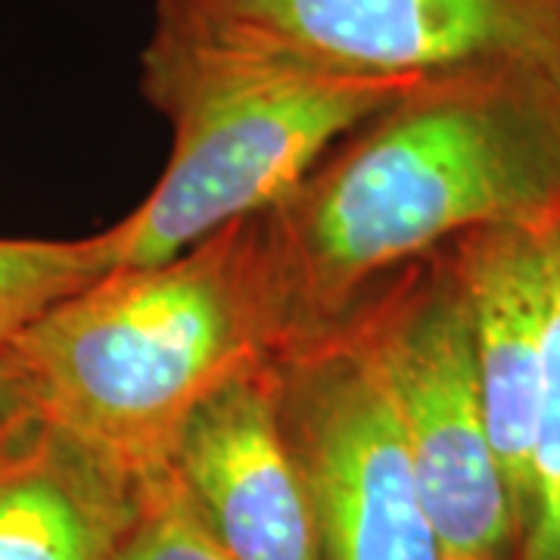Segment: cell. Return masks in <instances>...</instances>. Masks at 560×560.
I'll list each match as a JSON object with an SVG mask.
<instances>
[{
  "mask_svg": "<svg viewBox=\"0 0 560 560\" xmlns=\"http://www.w3.org/2000/svg\"><path fill=\"white\" fill-rule=\"evenodd\" d=\"M143 480L32 408L0 436V560H113Z\"/></svg>",
  "mask_w": 560,
  "mask_h": 560,
  "instance_id": "9c48e42d",
  "label": "cell"
},
{
  "mask_svg": "<svg viewBox=\"0 0 560 560\" xmlns=\"http://www.w3.org/2000/svg\"><path fill=\"white\" fill-rule=\"evenodd\" d=\"M560 219V81L521 62L411 79L246 215L268 352L330 330L383 275L486 224Z\"/></svg>",
  "mask_w": 560,
  "mask_h": 560,
  "instance_id": "6da1fadb",
  "label": "cell"
},
{
  "mask_svg": "<svg viewBox=\"0 0 560 560\" xmlns=\"http://www.w3.org/2000/svg\"><path fill=\"white\" fill-rule=\"evenodd\" d=\"M280 423L324 560H445L381 377L334 327L275 352Z\"/></svg>",
  "mask_w": 560,
  "mask_h": 560,
  "instance_id": "8992f818",
  "label": "cell"
},
{
  "mask_svg": "<svg viewBox=\"0 0 560 560\" xmlns=\"http://www.w3.org/2000/svg\"><path fill=\"white\" fill-rule=\"evenodd\" d=\"M113 560H234L206 533L168 467L143 480L138 521Z\"/></svg>",
  "mask_w": 560,
  "mask_h": 560,
  "instance_id": "7c38bea8",
  "label": "cell"
},
{
  "mask_svg": "<svg viewBox=\"0 0 560 560\" xmlns=\"http://www.w3.org/2000/svg\"><path fill=\"white\" fill-rule=\"evenodd\" d=\"M558 221L486 224L445 243L467 302L486 430L511 501L517 548L551 324Z\"/></svg>",
  "mask_w": 560,
  "mask_h": 560,
  "instance_id": "ba28073f",
  "label": "cell"
},
{
  "mask_svg": "<svg viewBox=\"0 0 560 560\" xmlns=\"http://www.w3.org/2000/svg\"><path fill=\"white\" fill-rule=\"evenodd\" d=\"M35 411L150 477L219 383L271 355L246 219L180 256L106 271L7 346Z\"/></svg>",
  "mask_w": 560,
  "mask_h": 560,
  "instance_id": "7a4b0ae2",
  "label": "cell"
},
{
  "mask_svg": "<svg viewBox=\"0 0 560 560\" xmlns=\"http://www.w3.org/2000/svg\"><path fill=\"white\" fill-rule=\"evenodd\" d=\"M165 467L234 560H324L315 504L280 423L275 355L243 364L190 411Z\"/></svg>",
  "mask_w": 560,
  "mask_h": 560,
  "instance_id": "52a82bcc",
  "label": "cell"
},
{
  "mask_svg": "<svg viewBox=\"0 0 560 560\" xmlns=\"http://www.w3.org/2000/svg\"><path fill=\"white\" fill-rule=\"evenodd\" d=\"M32 396H28V386L22 377L20 364L13 359V352L7 346H0V436L20 423L28 411H32Z\"/></svg>",
  "mask_w": 560,
  "mask_h": 560,
  "instance_id": "4fadbf2b",
  "label": "cell"
},
{
  "mask_svg": "<svg viewBox=\"0 0 560 560\" xmlns=\"http://www.w3.org/2000/svg\"><path fill=\"white\" fill-rule=\"evenodd\" d=\"M138 88L172 125V156L143 200L101 231L109 271L180 256L275 206L411 79L320 72L153 22Z\"/></svg>",
  "mask_w": 560,
  "mask_h": 560,
  "instance_id": "3957f363",
  "label": "cell"
},
{
  "mask_svg": "<svg viewBox=\"0 0 560 560\" xmlns=\"http://www.w3.org/2000/svg\"><path fill=\"white\" fill-rule=\"evenodd\" d=\"M109 271L101 234L84 241L0 237V346L20 337L50 305Z\"/></svg>",
  "mask_w": 560,
  "mask_h": 560,
  "instance_id": "30bf717a",
  "label": "cell"
},
{
  "mask_svg": "<svg viewBox=\"0 0 560 560\" xmlns=\"http://www.w3.org/2000/svg\"><path fill=\"white\" fill-rule=\"evenodd\" d=\"M517 560H560V221L555 224V293L545 342L529 495Z\"/></svg>",
  "mask_w": 560,
  "mask_h": 560,
  "instance_id": "8fae6325",
  "label": "cell"
},
{
  "mask_svg": "<svg viewBox=\"0 0 560 560\" xmlns=\"http://www.w3.org/2000/svg\"><path fill=\"white\" fill-rule=\"evenodd\" d=\"M334 327L359 342L381 377L442 558L517 560V529L486 430L467 302L448 246L374 280Z\"/></svg>",
  "mask_w": 560,
  "mask_h": 560,
  "instance_id": "277c9868",
  "label": "cell"
},
{
  "mask_svg": "<svg viewBox=\"0 0 560 560\" xmlns=\"http://www.w3.org/2000/svg\"><path fill=\"white\" fill-rule=\"evenodd\" d=\"M153 22L359 79L521 62L560 81V0H153Z\"/></svg>",
  "mask_w": 560,
  "mask_h": 560,
  "instance_id": "5b68a950",
  "label": "cell"
}]
</instances>
